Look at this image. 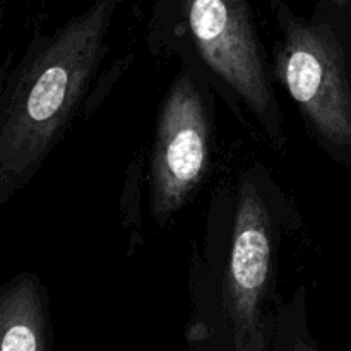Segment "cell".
Here are the masks:
<instances>
[{
	"mask_svg": "<svg viewBox=\"0 0 351 351\" xmlns=\"http://www.w3.org/2000/svg\"><path fill=\"white\" fill-rule=\"evenodd\" d=\"M302 226L297 204L261 160L213 189L189 261V348L273 351L281 247Z\"/></svg>",
	"mask_w": 351,
	"mask_h": 351,
	"instance_id": "obj_1",
	"label": "cell"
},
{
	"mask_svg": "<svg viewBox=\"0 0 351 351\" xmlns=\"http://www.w3.org/2000/svg\"><path fill=\"white\" fill-rule=\"evenodd\" d=\"M120 2L91 0L57 29L34 34L0 74V208L33 182L89 103Z\"/></svg>",
	"mask_w": 351,
	"mask_h": 351,
	"instance_id": "obj_2",
	"label": "cell"
},
{
	"mask_svg": "<svg viewBox=\"0 0 351 351\" xmlns=\"http://www.w3.org/2000/svg\"><path fill=\"white\" fill-rule=\"evenodd\" d=\"M147 47L197 65L250 136L283 156V110L250 0H158Z\"/></svg>",
	"mask_w": 351,
	"mask_h": 351,
	"instance_id": "obj_3",
	"label": "cell"
},
{
	"mask_svg": "<svg viewBox=\"0 0 351 351\" xmlns=\"http://www.w3.org/2000/svg\"><path fill=\"white\" fill-rule=\"evenodd\" d=\"M278 40L271 72L295 103L308 137L351 171V43L322 12L273 0Z\"/></svg>",
	"mask_w": 351,
	"mask_h": 351,
	"instance_id": "obj_4",
	"label": "cell"
},
{
	"mask_svg": "<svg viewBox=\"0 0 351 351\" xmlns=\"http://www.w3.org/2000/svg\"><path fill=\"white\" fill-rule=\"evenodd\" d=\"M158 106L146 160L147 208L160 230L189 204L208 177L216 143V95L209 79L180 58Z\"/></svg>",
	"mask_w": 351,
	"mask_h": 351,
	"instance_id": "obj_5",
	"label": "cell"
},
{
	"mask_svg": "<svg viewBox=\"0 0 351 351\" xmlns=\"http://www.w3.org/2000/svg\"><path fill=\"white\" fill-rule=\"evenodd\" d=\"M53 346L50 297L34 271L0 287V351H48Z\"/></svg>",
	"mask_w": 351,
	"mask_h": 351,
	"instance_id": "obj_6",
	"label": "cell"
},
{
	"mask_svg": "<svg viewBox=\"0 0 351 351\" xmlns=\"http://www.w3.org/2000/svg\"><path fill=\"white\" fill-rule=\"evenodd\" d=\"M317 345L308 335L305 312V288L295 291L287 305H281L274 329L273 350H315Z\"/></svg>",
	"mask_w": 351,
	"mask_h": 351,
	"instance_id": "obj_7",
	"label": "cell"
},
{
	"mask_svg": "<svg viewBox=\"0 0 351 351\" xmlns=\"http://www.w3.org/2000/svg\"><path fill=\"white\" fill-rule=\"evenodd\" d=\"M146 175V160L143 151H137L136 158L127 170L125 184H123L122 194V215L123 226L130 233V245L132 249L136 243L143 242L141 237V226H143V213H141V191H143V180ZM130 249V252H132Z\"/></svg>",
	"mask_w": 351,
	"mask_h": 351,
	"instance_id": "obj_8",
	"label": "cell"
},
{
	"mask_svg": "<svg viewBox=\"0 0 351 351\" xmlns=\"http://www.w3.org/2000/svg\"><path fill=\"white\" fill-rule=\"evenodd\" d=\"M315 10L324 14L351 43V0H317Z\"/></svg>",
	"mask_w": 351,
	"mask_h": 351,
	"instance_id": "obj_9",
	"label": "cell"
},
{
	"mask_svg": "<svg viewBox=\"0 0 351 351\" xmlns=\"http://www.w3.org/2000/svg\"><path fill=\"white\" fill-rule=\"evenodd\" d=\"M3 23H5V0H0V40H2Z\"/></svg>",
	"mask_w": 351,
	"mask_h": 351,
	"instance_id": "obj_10",
	"label": "cell"
}]
</instances>
